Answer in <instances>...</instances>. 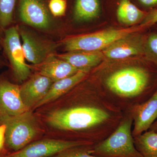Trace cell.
<instances>
[{
	"mask_svg": "<svg viewBox=\"0 0 157 157\" xmlns=\"http://www.w3.org/2000/svg\"><path fill=\"white\" fill-rule=\"evenodd\" d=\"M91 80L80 98L67 107L52 112L47 121L52 128L70 133V140L96 144L116 129L124 113Z\"/></svg>",
	"mask_w": 157,
	"mask_h": 157,
	"instance_id": "1",
	"label": "cell"
},
{
	"mask_svg": "<svg viewBox=\"0 0 157 157\" xmlns=\"http://www.w3.org/2000/svg\"><path fill=\"white\" fill-rule=\"evenodd\" d=\"M92 80L124 113L145 102L157 89V68L151 63L97 70Z\"/></svg>",
	"mask_w": 157,
	"mask_h": 157,
	"instance_id": "2",
	"label": "cell"
},
{
	"mask_svg": "<svg viewBox=\"0 0 157 157\" xmlns=\"http://www.w3.org/2000/svg\"><path fill=\"white\" fill-rule=\"evenodd\" d=\"M133 124L130 114L124 113L119 124L108 137L92 145L90 154L98 157H143L134 144Z\"/></svg>",
	"mask_w": 157,
	"mask_h": 157,
	"instance_id": "3",
	"label": "cell"
},
{
	"mask_svg": "<svg viewBox=\"0 0 157 157\" xmlns=\"http://www.w3.org/2000/svg\"><path fill=\"white\" fill-rule=\"evenodd\" d=\"M1 125L6 127V154L19 151L34 141L39 132L36 121L31 110L17 115L0 114Z\"/></svg>",
	"mask_w": 157,
	"mask_h": 157,
	"instance_id": "4",
	"label": "cell"
},
{
	"mask_svg": "<svg viewBox=\"0 0 157 157\" xmlns=\"http://www.w3.org/2000/svg\"><path fill=\"white\" fill-rule=\"evenodd\" d=\"M144 31L140 25L127 29H107L93 33L69 38L64 42L65 47L68 52L103 50L119 39L130 34L140 33Z\"/></svg>",
	"mask_w": 157,
	"mask_h": 157,
	"instance_id": "5",
	"label": "cell"
},
{
	"mask_svg": "<svg viewBox=\"0 0 157 157\" xmlns=\"http://www.w3.org/2000/svg\"><path fill=\"white\" fill-rule=\"evenodd\" d=\"M3 33L2 48L9 60L14 78L18 82H22L28 78L31 71L25 62L18 28L12 26L5 30Z\"/></svg>",
	"mask_w": 157,
	"mask_h": 157,
	"instance_id": "6",
	"label": "cell"
},
{
	"mask_svg": "<svg viewBox=\"0 0 157 157\" xmlns=\"http://www.w3.org/2000/svg\"><path fill=\"white\" fill-rule=\"evenodd\" d=\"M93 144L87 141L46 138L33 141L19 151L0 157H50L67 149Z\"/></svg>",
	"mask_w": 157,
	"mask_h": 157,
	"instance_id": "7",
	"label": "cell"
},
{
	"mask_svg": "<svg viewBox=\"0 0 157 157\" xmlns=\"http://www.w3.org/2000/svg\"><path fill=\"white\" fill-rule=\"evenodd\" d=\"M138 33L130 34L113 42L102 50L104 56L120 59L144 54L147 37Z\"/></svg>",
	"mask_w": 157,
	"mask_h": 157,
	"instance_id": "8",
	"label": "cell"
},
{
	"mask_svg": "<svg viewBox=\"0 0 157 157\" xmlns=\"http://www.w3.org/2000/svg\"><path fill=\"white\" fill-rule=\"evenodd\" d=\"M128 113L130 114L133 121V137L149 130L157 119V89L146 101L135 106Z\"/></svg>",
	"mask_w": 157,
	"mask_h": 157,
	"instance_id": "9",
	"label": "cell"
},
{
	"mask_svg": "<svg viewBox=\"0 0 157 157\" xmlns=\"http://www.w3.org/2000/svg\"><path fill=\"white\" fill-rule=\"evenodd\" d=\"M27 110L21 100L19 86L0 75V114L17 115Z\"/></svg>",
	"mask_w": 157,
	"mask_h": 157,
	"instance_id": "10",
	"label": "cell"
},
{
	"mask_svg": "<svg viewBox=\"0 0 157 157\" xmlns=\"http://www.w3.org/2000/svg\"><path fill=\"white\" fill-rule=\"evenodd\" d=\"M19 14L22 22L34 27L45 29L51 25L50 15L41 0H20Z\"/></svg>",
	"mask_w": 157,
	"mask_h": 157,
	"instance_id": "11",
	"label": "cell"
},
{
	"mask_svg": "<svg viewBox=\"0 0 157 157\" xmlns=\"http://www.w3.org/2000/svg\"><path fill=\"white\" fill-rule=\"evenodd\" d=\"M52 80L41 74H37L20 86L21 97L26 108L30 110L47 94Z\"/></svg>",
	"mask_w": 157,
	"mask_h": 157,
	"instance_id": "12",
	"label": "cell"
},
{
	"mask_svg": "<svg viewBox=\"0 0 157 157\" xmlns=\"http://www.w3.org/2000/svg\"><path fill=\"white\" fill-rule=\"evenodd\" d=\"M18 31L22 40L25 56L29 62L33 64L39 65L52 54L55 45L39 41L27 31L21 29Z\"/></svg>",
	"mask_w": 157,
	"mask_h": 157,
	"instance_id": "13",
	"label": "cell"
},
{
	"mask_svg": "<svg viewBox=\"0 0 157 157\" xmlns=\"http://www.w3.org/2000/svg\"><path fill=\"white\" fill-rule=\"evenodd\" d=\"M38 65L39 74L50 78L53 82L73 76L79 70L53 53Z\"/></svg>",
	"mask_w": 157,
	"mask_h": 157,
	"instance_id": "14",
	"label": "cell"
},
{
	"mask_svg": "<svg viewBox=\"0 0 157 157\" xmlns=\"http://www.w3.org/2000/svg\"><path fill=\"white\" fill-rule=\"evenodd\" d=\"M89 73V72L84 70H79L73 76L54 82L46 95L34 106L33 109H36L50 103L69 92L85 79Z\"/></svg>",
	"mask_w": 157,
	"mask_h": 157,
	"instance_id": "15",
	"label": "cell"
},
{
	"mask_svg": "<svg viewBox=\"0 0 157 157\" xmlns=\"http://www.w3.org/2000/svg\"><path fill=\"white\" fill-rule=\"evenodd\" d=\"M56 56L68 62L78 70L88 72L99 65L104 57L101 51H73Z\"/></svg>",
	"mask_w": 157,
	"mask_h": 157,
	"instance_id": "16",
	"label": "cell"
},
{
	"mask_svg": "<svg viewBox=\"0 0 157 157\" xmlns=\"http://www.w3.org/2000/svg\"><path fill=\"white\" fill-rule=\"evenodd\" d=\"M147 14V12L137 8L130 0H121L117 12L118 21L127 25L141 22Z\"/></svg>",
	"mask_w": 157,
	"mask_h": 157,
	"instance_id": "17",
	"label": "cell"
},
{
	"mask_svg": "<svg viewBox=\"0 0 157 157\" xmlns=\"http://www.w3.org/2000/svg\"><path fill=\"white\" fill-rule=\"evenodd\" d=\"M135 147L143 157H157V132L149 130L134 137Z\"/></svg>",
	"mask_w": 157,
	"mask_h": 157,
	"instance_id": "18",
	"label": "cell"
},
{
	"mask_svg": "<svg viewBox=\"0 0 157 157\" xmlns=\"http://www.w3.org/2000/svg\"><path fill=\"white\" fill-rule=\"evenodd\" d=\"M100 11L98 0H76L74 17L77 21H87L98 17Z\"/></svg>",
	"mask_w": 157,
	"mask_h": 157,
	"instance_id": "19",
	"label": "cell"
},
{
	"mask_svg": "<svg viewBox=\"0 0 157 157\" xmlns=\"http://www.w3.org/2000/svg\"><path fill=\"white\" fill-rule=\"evenodd\" d=\"M16 0H0V29L4 32L11 27Z\"/></svg>",
	"mask_w": 157,
	"mask_h": 157,
	"instance_id": "20",
	"label": "cell"
},
{
	"mask_svg": "<svg viewBox=\"0 0 157 157\" xmlns=\"http://www.w3.org/2000/svg\"><path fill=\"white\" fill-rule=\"evenodd\" d=\"M93 145L75 147L65 150L50 157H98L90 154V149Z\"/></svg>",
	"mask_w": 157,
	"mask_h": 157,
	"instance_id": "21",
	"label": "cell"
},
{
	"mask_svg": "<svg viewBox=\"0 0 157 157\" xmlns=\"http://www.w3.org/2000/svg\"><path fill=\"white\" fill-rule=\"evenodd\" d=\"M151 64L157 68V33H153L147 37L144 53Z\"/></svg>",
	"mask_w": 157,
	"mask_h": 157,
	"instance_id": "22",
	"label": "cell"
},
{
	"mask_svg": "<svg viewBox=\"0 0 157 157\" xmlns=\"http://www.w3.org/2000/svg\"><path fill=\"white\" fill-rule=\"evenodd\" d=\"M67 6L66 0H50L48 5L51 12L55 17L64 15Z\"/></svg>",
	"mask_w": 157,
	"mask_h": 157,
	"instance_id": "23",
	"label": "cell"
},
{
	"mask_svg": "<svg viewBox=\"0 0 157 157\" xmlns=\"http://www.w3.org/2000/svg\"><path fill=\"white\" fill-rule=\"evenodd\" d=\"M157 23V9H153L147 12L146 16L140 22V25L144 30L151 27Z\"/></svg>",
	"mask_w": 157,
	"mask_h": 157,
	"instance_id": "24",
	"label": "cell"
},
{
	"mask_svg": "<svg viewBox=\"0 0 157 157\" xmlns=\"http://www.w3.org/2000/svg\"><path fill=\"white\" fill-rule=\"evenodd\" d=\"M5 132L6 127L4 125H0V155L6 154L5 149Z\"/></svg>",
	"mask_w": 157,
	"mask_h": 157,
	"instance_id": "25",
	"label": "cell"
},
{
	"mask_svg": "<svg viewBox=\"0 0 157 157\" xmlns=\"http://www.w3.org/2000/svg\"><path fill=\"white\" fill-rule=\"evenodd\" d=\"M144 6L151 7L157 6V0H138Z\"/></svg>",
	"mask_w": 157,
	"mask_h": 157,
	"instance_id": "26",
	"label": "cell"
},
{
	"mask_svg": "<svg viewBox=\"0 0 157 157\" xmlns=\"http://www.w3.org/2000/svg\"><path fill=\"white\" fill-rule=\"evenodd\" d=\"M150 130L154 131V132H157V119L152 124L149 129Z\"/></svg>",
	"mask_w": 157,
	"mask_h": 157,
	"instance_id": "27",
	"label": "cell"
},
{
	"mask_svg": "<svg viewBox=\"0 0 157 157\" xmlns=\"http://www.w3.org/2000/svg\"><path fill=\"white\" fill-rule=\"evenodd\" d=\"M6 65V63L4 60L0 57V67H3V66H5Z\"/></svg>",
	"mask_w": 157,
	"mask_h": 157,
	"instance_id": "28",
	"label": "cell"
},
{
	"mask_svg": "<svg viewBox=\"0 0 157 157\" xmlns=\"http://www.w3.org/2000/svg\"><path fill=\"white\" fill-rule=\"evenodd\" d=\"M2 37H1V35H0V49H1V48H2Z\"/></svg>",
	"mask_w": 157,
	"mask_h": 157,
	"instance_id": "29",
	"label": "cell"
}]
</instances>
